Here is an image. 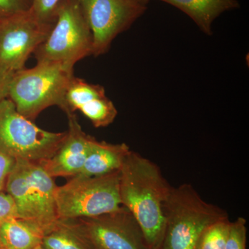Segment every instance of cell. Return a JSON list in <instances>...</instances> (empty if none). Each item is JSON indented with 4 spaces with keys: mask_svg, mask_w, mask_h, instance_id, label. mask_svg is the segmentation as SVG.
<instances>
[{
    "mask_svg": "<svg viewBox=\"0 0 249 249\" xmlns=\"http://www.w3.org/2000/svg\"><path fill=\"white\" fill-rule=\"evenodd\" d=\"M172 186L160 167L131 150L120 170L121 206L138 222L149 249H160L164 236L163 204Z\"/></svg>",
    "mask_w": 249,
    "mask_h": 249,
    "instance_id": "obj_1",
    "label": "cell"
},
{
    "mask_svg": "<svg viewBox=\"0 0 249 249\" xmlns=\"http://www.w3.org/2000/svg\"><path fill=\"white\" fill-rule=\"evenodd\" d=\"M163 213L165 231L160 249H195L206 228L229 217L224 210L206 202L188 183L172 187Z\"/></svg>",
    "mask_w": 249,
    "mask_h": 249,
    "instance_id": "obj_2",
    "label": "cell"
},
{
    "mask_svg": "<svg viewBox=\"0 0 249 249\" xmlns=\"http://www.w3.org/2000/svg\"><path fill=\"white\" fill-rule=\"evenodd\" d=\"M73 76V68L58 62H37L33 68L14 73L8 98L21 115L32 121L47 108L56 106L62 109Z\"/></svg>",
    "mask_w": 249,
    "mask_h": 249,
    "instance_id": "obj_3",
    "label": "cell"
},
{
    "mask_svg": "<svg viewBox=\"0 0 249 249\" xmlns=\"http://www.w3.org/2000/svg\"><path fill=\"white\" fill-rule=\"evenodd\" d=\"M56 185L40 163L16 160L5 191L14 199L18 218L38 224L45 232L59 220Z\"/></svg>",
    "mask_w": 249,
    "mask_h": 249,
    "instance_id": "obj_4",
    "label": "cell"
},
{
    "mask_svg": "<svg viewBox=\"0 0 249 249\" xmlns=\"http://www.w3.org/2000/svg\"><path fill=\"white\" fill-rule=\"evenodd\" d=\"M59 219L92 217L121 208L120 171L95 177L77 176L55 192Z\"/></svg>",
    "mask_w": 249,
    "mask_h": 249,
    "instance_id": "obj_5",
    "label": "cell"
},
{
    "mask_svg": "<svg viewBox=\"0 0 249 249\" xmlns=\"http://www.w3.org/2000/svg\"><path fill=\"white\" fill-rule=\"evenodd\" d=\"M93 36L78 0H62L45 40L34 52L37 62H58L73 68L92 55Z\"/></svg>",
    "mask_w": 249,
    "mask_h": 249,
    "instance_id": "obj_6",
    "label": "cell"
},
{
    "mask_svg": "<svg viewBox=\"0 0 249 249\" xmlns=\"http://www.w3.org/2000/svg\"><path fill=\"white\" fill-rule=\"evenodd\" d=\"M66 134L40 128L21 115L9 98L0 102V153L3 155L41 163L56 152Z\"/></svg>",
    "mask_w": 249,
    "mask_h": 249,
    "instance_id": "obj_7",
    "label": "cell"
},
{
    "mask_svg": "<svg viewBox=\"0 0 249 249\" xmlns=\"http://www.w3.org/2000/svg\"><path fill=\"white\" fill-rule=\"evenodd\" d=\"M93 36L94 56L107 53L119 34L144 14L147 6L133 0H78Z\"/></svg>",
    "mask_w": 249,
    "mask_h": 249,
    "instance_id": "obj_8",
    "label": "cell"
},
{
    "mask_svg": "<svg viewBox=\"0 0 249 249\" xmlns=\"http://www.w3.org/2000/svg\"><path fill=\"white\" fill-rule=\"evenodd\" d=\"M53 26L40 22L29 9L0 19V68L14 73L24 69Z\"/></svg>",
    "mask_w": 249,
    "mask_h": 249,
    "instance_id": "obj_9",
    "label": "cell"
},
{
    "mask_svg": "<svg viewBox=\"0 0 249 249\" xmlns=\"http://www.w3.org/2000/svg\"><path fill=\"white\" fill-rule=\"evenodd\" d=\"M72 220L94 249H149L138 222L124 206L115 212Z\"/></svg>",
    "mask_w": 249,
    "mask_h": 249,
    "instance_id": "obj_10",
    "label": "cell"
},
{
    "mask_svg": "<svg viewBox=\"0 0 249 249\" xmlns=\"http://www.w3.org/2000/svg\"><path fill=\"white\" fill-rule=\"evenodd\" d=\"M66 137L56 152L40 163L52 178H73L81 172L94 137L85 133L74 113L67 114Z\"/></svg>",
    "mask_w": 249,
    "mask_h": 249,
    "instance_id": "obj_11",
    "label": "cell"
},
{
    "mask_svg": "<svg viewBox=\"0 0 249 249\" xmlns=\"http://www.w3.org/2000/svg\"><path fill=\"white\" fill-rule=\"evenodd\" d=\"M131 151L126 143H109L93 139L84 166L78 175L101 176L120 171Z\"/></svg>",
    "mask_w": 249,
    "mask_h": 249,
    "instance_id": "obj_12",
    "label": "cell"
},
{
    "mask_svg": "<svg viewBox=\"0 0 249 249\" xmlns=\"http://www.w3.org/2000/svg\"><path fill=\"white\" fill-rule=\"evenodd\" d=\"M181 10L207 35L212 34L214 19L229 10L240 6L237 0H160Z\"/></svg>",
    "mask_w": 249,
    "mask_h": 249,
    "instance_id": "obj_13",
    "label": "cell"
},
{
    "mask_svg": "<svg viewBox=\"0 0 249 249\" xmlns=\"http://www.w3.org/2000/svg\"><path fill=\"white\" fill-rule=\"evenodd\" d=\"M45 231L38 224L14 218L0 226V249H34L42 243Z\"/></svg>",
    "mask_w": 249,
    "mask_h": 249,
    "instance_id": "obj_14",
    "label": "cell"
},
{
    "mask_svg": "<svg viewBox=\"0 0 249 249\" xmlns=\"http://www.w3.org/2000/svg\"><path fill=\"white\" fill-rule=\"evenodd\" d=\"M43 249H94L72 219H59L44 234Z\"/></svg>",
    "mask_w": 249,
    "mask_h": 249,
    "instance_id": "obj_15",
    "label": "cell"
},
{
    "mask_svg": "<svg viewBox=\"0 0 249 249\" xmlns=\"http://www.w3.org/2000/svg\"><path fill=\"white\" fill-rule=\"evenodd\" d=\"M105 95L106 91L101 85L91 84L73 76L67 87L62 110L66 114L74 113L90 101Z\"/></svg>",
    "mask_w": 249,
    "mask_h": 249,
    "instance_id": "obj_16",
    "label": "cell"
},
{
    "mask_svg": "<svg viewBox=\"0 0 249 249\" xmlns=\"http://www.w3.org/2000/svg\"><path fill=\"white\" fill-rule=\"evenodd\" d=\"M79 111L96 128L107 127L114 122L118 114L115 106L106 95L93 100Z\"/></svg>",
    "mask_w": 249,
    "mask_h": 249,
    "instance_id": "obj_17",
    "label": "cell"
},
{
    "mask_svg": "<svg viewBox=\"0 0 249 249\" xmlns=\"http://www.w3.org/2000/svg\"><path fill=\"white\" fill-rule=\"evenodd\" d=\"M229 217L211 224L202 232L195 249H224L229 233Z\"/></svg>",
    "mask_w": 249,
    "mask_h": 249,
    "instance_id": "obj_18",
    "label": "cell"
},
{
    "mask_svg": "<svg viewBox=\"0 0 249 249\" xmlns=\"http://www.w3.org/2000/svg\"><path fill=\"white\" fill-rule=\"evenodd\" d=\"M62 0H31L30 11L40 22L53 25Z\"/></svg>",
    "mask_w": 249,
    "mask_h": 249,
    "instance_id": "obj_19",
    "label": "cell"
},
{
    "mask_svg": "<svg viewBox=\"0 0 249 249\" xmlns=\"http://www.w3.org/2000/svg\"><path fill=\"white\" fill-rule=\"evenodd\" d=\"M247 220L237 218L231 222L224 249H247Z\"/></svg>",
    "mask_w": 249,
    "mask_h": 249,
    "instance_id": "obj_20",
    "label": "cell"
},
{
    "mask_svg": "<svg viewBox=\"0 0 249 249\" xmlns=\"http://www.w3.org/2000/svg\"><path fill=\"white\" fill-rule=\"evenodd\" d=\"M31 0H0V19L30 9Z\"/></svg>",
    "mask_w": 249,
    "mask_h": 249,
    "instance_id": "obj_21",
    "label": "cell"
},
{
    "mask_svg": "<svg viewBox=\"0 0 249 249\" xmlns=\"http://www.w3.org/2000/svg\"><path fill=\"white\" fill-rule=\"evenodd\" d=\"M18 217L17 208L13 198L6 192H0V226Z\"/></svg>",
    "mask_w": 249,
    "mask_h": 249,
    "instance_id": "obj_22",
    "label": "cell"
},
{
    "mask_svg": "<svg viewBox=\"0 0 249 249\" xmlns=\"http://www.w3.org/2000/svg\"><path fill=\"white\" fill-rule=\"evenodd\" d=\"M16 160L0 153V192L4 191L6 180Z\"/></svg>",
    "mask_w": 249,
    "mask_h": 249,
    "instance_id": "obj_23",
    "label": "cell"
},
{
    "mask_svg": "<svg viewBox=\"0 0 249 249\" xmlns=\"http://www.w3.org/2000/svg\"><path fill=\"white\" fill-rule=\"evenodd\" d=\"M14 73L0 68V102L9 96L10 84Z\"/></svg>",
    "mask_w": 249,
    "mask_h": 249,
    "instance_id": "obj_24",
    "label": "cell"
},
{
    "mask_svg": "<svg viewBox=\"0 0 249 249\" xmlns=\"http://www.w3.org/2000/svg\"><path fill=\"white\" fill-rule=\"evenodd\" d=\"M135 2L138 3V4L142 5V6H147V4H148L150 0H133Z\"/></svg>",
    "mask_w": 249,
    "mask_h": 249,
    "instance_id": "obj_25",
    "label": "cell"
},
{
    "mask_svg": "<svg viewBox=\"0 0 249 249\" xmlns=\"http://www.w3.org/2000/svg\"><path fill=\"white\" fill-rule=\"evenodd\" d=\"M34 249H42V247H41V245H40V246H38V247H36V248H35Z\"/></svg>",
    "mask_w": 249,
    "mask_h": 249,
    "instance_id": "obj_26",
    "label": "cell"
}]
</instances>
